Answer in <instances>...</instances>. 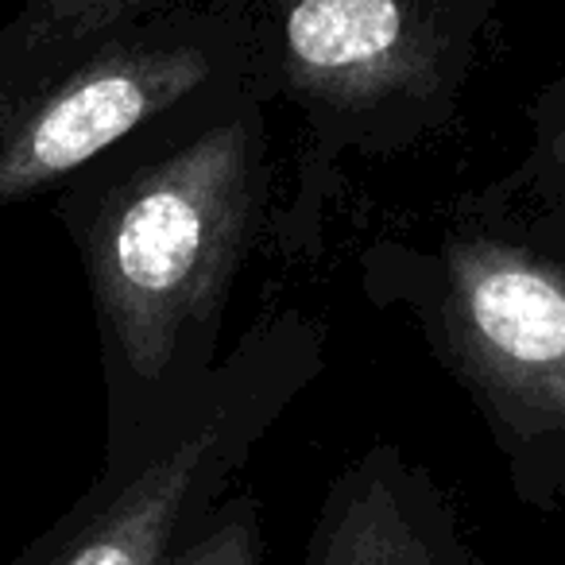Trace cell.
<instances>
[{
	"mask_svg": "<svg viewBox=\"0 0 565 565\" xmlns=\"http://www.w3.org/2000/svg\"><path fill=\"white\" fill-rule=\"evenodd\" d=\"M523 128L526 143L519 159L472 194V202L565 264V71L531 94Z\"/></svg>",
	"mask_w": 565,
	"mask_h": 565,
	"instance_id": "obj_7",
	"label": "cell"
},
{
	"mask_svg": "<svg viewBox=\"0 0 565 565\" xmlns=\"http://www.w3.org/2000/svg\"><path fill=\"white\" fill-rule=\"evenodd\" d=\"M275 205L259 86L143 128L55 194L94 307L105 454L163 423L217 369L228 302Z\"/></svg>",
	"mask_w": 565,
	"mask_h": 565,
	"instance_id": "obj_1",
	"label": "cell"
},
{
	"mask_svg": "<svg viewBox=\"0 0 565 565\" xmlns=\"http://www.w3.org/2000/svg\"><path fill=\"white\" fill-rule=\"evenodd\" d=\"M252 24L259 94L299 120L267 248L310 264L356 163H395L454 128L500 35V0H252Z\"/></svg>",
	"mask_w": 565,
	"mask_h": 565,
	"instance_id": "obj_2",
	"label": "cell"
},
{
	"mask_svg": "<svg viewBox=\"0 0 565 565\" xmlns=\"http://www.w3.org/2000/svg\"><path fill=\"white\" fill-rule=\"evenodd\" d=\"M252 86V0H186L74 40H43L4 20L0 205L58 194L143 128Z\"/></svg>",
	"mask_w": 565,
	"mask_h": 565,
	"instance_id": "obj_4",
	"label": "cell"
},
{
	"mask_svg": "<svg viewBox=\"0 0 565 565\" xmlns=\"http://www.w3.org/2000/svg\"><path fill=\"white\" fill-rule=\"evenodd\" d=\"M330 326L282 307L221 356L148 434L105 454L97 480L12 565H167L233 492L282 415L322 380Z\"/></svg>",
	"mask_w": 565,
	"mask_h": 565,
	"instance_id": "obj_5",
	"label": "cell"
},
{
	"mask_svg": "<svg viewBox=\"0 0 565 565\" xmlns=\"http://www.w3.org/2000/svg\"><path fill=\"white\" fill-rule=\"evenodd\" d=\"M302 565H484L446 488L395 441H372L326 484Z\"/></svg>",
	"mask_w": 565,
	"mask_h": 565,
	"instance_id": "obj_6",
	"label": "cell"
},
{
	"mask_svg": "<svg viewBox=\"0 0 565 565\" xmlns=\"http://www.w3.org/2000/svg\"><path fill=\"white\" fill-rule=\"evenodd\" d=\"M179 4L186 0H17V12L9 20L43 40H74Z\"/></svg>",
	"mask_w": 565,
	"mask_h": 565,
	"instance_id": "obj_9",
	"label": "cell"
},
{
	"mask_svg": "<svg viewBox=\"0 0 565 565\" xmlns=\"http://www.w3.org/2000/svg\"><path fill=\"white\" fill-rule=\"evenodd\" d=\"M167 565H267L264 508L252 492H228Z\"/></svg>",
	"mask_w": 565,
	"mask_h": 565,
	"instance_id": "obj_8",
	"label": "cell"
},
{
	"mask_svg": "<svg viewBox=\"0 0 565 565\" xmlns=\"http://www.w3.org/2000/svg\"><path fill=\"white\" fill-rule=\"evenodd\" d=\"M361 291L403 315L480 415L508 488L565 511V264L472 198L364 244Z\"/></svg>",
	"mask_w": 565,
	"mask_h": 565,
	"instance_id": "obj_3",
	"label": "cell"
}]
</instances>
